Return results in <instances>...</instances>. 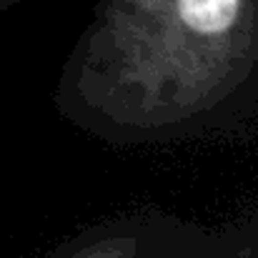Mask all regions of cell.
Returning a JSON list of instances; mask_svg holds the SVG:
<instances>
[{
	"label": "cell",
	"mask_w": 258,
	"mask_h": 258,
	"mask_svg": "<svg viewBox=\"0 0 258 258\" xmlns=\"http://www.w3.org/2000/svg\"><path fill=\"white\" fill-rule=\"evenodd\" d=\"M178 13L198 33H223L238 15V0H178Z\"/></svg>",
	"instance_id": "1"
}]
</instances>
